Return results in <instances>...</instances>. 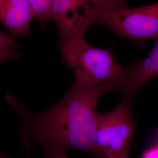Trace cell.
Listing matches in <instances>:
<instances>
[{"instance_id":"obj_11","label":"cell","mask_w":158,"mask_h":158,"mask_svg":"<svg viewBox=\"0 0 158 158\" xmlns=\"http://www.w3.org/2000/svg\"><path fill=\"white\" fill-rule=\"evenodd\" d=\"M21 56V53L0 51V64L6 60L17 59Z\"/></svg>"},{"instance_id":"obj_9","label":"cell","mask_w":158,"mask_h":158,"mask_svg":"<svg viewBox=\"0 0 158 158\" xmlns=\"http://www.w3.org/2000/svg\"><path fill=\"white\" fill-rule=\"evenodd\" d=\"M0 51L21 53L19 44L15 36L7 35L0 31Z\"/></svg>"},{"instance_id":"obj_10","label":"cell","mask_w":158,"mask_h":158,"mask_svg":"<svg viewBox=\"0 0 158 158\" xmlns=\"http://www.w3.org/2000/svg\"><path fill=\"white\" fill-rule=\"evenodd\" d=\"M125 0H104V11L125 6Z\"/></svg>"},{"instance_id":"obj_7","label":"cell","mask_w":158,"mask_h":158,"mask_svg":"<svg viewBox=\"0 0 158 158\" xmlns=\"http://www.w3.org/2000/svg\"><path fill=\"white\" fill-rule=\"evenodd\" d=\"M33 13L27 0H0V23L14 36H30Z\"/></svg>"},{"instance_id":"obj_13","label":"cell","mask_w":158,"mask_h":158,"mask_svg":"<svg viewBox=\"0 0 158 158\" xmlns=\"http://www.w3.org/2000/svg\"><path fill=\"white\" fill-rule=\"evenodd\" d=\"M46 158H69L65 151H57L50 153L46 155Z\"/></svg>"},{"instance_id":"obj_12","label":"cell","mask_w":158,"mask_h":158,"mask_svg":"<svg viewBox=\"0 0 158 158\" xmlns=\"http://www.w3.org/2000/svg\"><path fill=\"white\" fill-rule=\"evenodd\" d=\"M142 158H158V143L145 151Z\"/></svg>"},{"instance_id":"obj_1","label":"cell","mask_w":158,"mask_h":158,"mask_svg":"<svg viewBox=\"0 0 158 158\" xmlns=\"http://www.w3.org/2000/svg\"><path fill=\"white\" fill-rule=\"evenodd\" d=\"M109 91L103 86L74 81L60 102L40 113L31 111L11 94L6 100L21 117L19 138L27 150L37 144L45 155L70 149L91 153L97 128L96 106Z\"/></svg>"},{"instance_id":"obj_8","label":"cell","mask_w":158,"mask_h":158,"mask_svg":"<svg viewBox=\"0 0 158 158\" xmlns=\"http://www.w3.org/2000/svg\"><path fill=\"white\" fill-rule=\"evenodd\" d=\"M33 13L34 19L40 22V28L44 30L48 21L51 20L53 0H27Z\"/></svg>"},{"instance_id":"obj_5","label":"cell","mask_w":158,"mask_h":158,"mask_svg":"<svg viewBox=\"0 0 158 158\" xmlns=\"http://www.w3.org/2000/svg\"><path fill=\"white\" fill-rule=\"evenodd\" d=\"M104 11L103 0H53L51 20L56 23L60 39L85 36Z\"/></svg>"},{"instance_id":"obj_15","label":"cell","mask_w":158,"mask_h":158,"mask_svg":"<svg viewBox=\"0 0 158 158\" xmlns=\"http://www.w3.org/2000/svg\"><path fill=\"white\" fill-rule=\"evenodd\" d=\"M156 143H158V131L156 132Z\"/></svg>"},{"instance_id":"obj_2","label":"cell","mask_w":158,"mask_h":158,"mask_svg":"<svg viewBox=\"0 0 158 158\" xmlns=\"http://www.w3.org/2000/svg\"><path fill=\"white\" fill-rule=\"evenodd\" d=\"M59 45L64 62L74 73L75 81L101 85L110 91L117 89L125 68L110 49L92 46L85 36L60 39Z\"/></svg>"},{"instance_id":"obj_4","label":"cell","mask_w":158,"mask_h":158,"mask_svg":"<svg viewBox=\"0 0 158 158\" xmlns=\"http://www.w3.org/2000/svg\"><path fill=\"white\" fill-rule=\"evenodd\" d=\"M119 36L134 42L158 38V2L139 8L125 5L102 13L98 20Z\"/></svg>"},{"instance_id":"obj_14","label":"cell","mask_w":158,"mask_h":158,"mask_svg":"<svg viewBox=\"0 0 158 158\" xmlns=\"http://www.w3.org/2000/svg\"><path fill=\"white\" fill-rule=\"evenodd\" d=\"M0 158H9V157H8V156H6V155H3V154H2V153H0ZM29 158V155H27V158Z\"/></svg>"},{"instance_id":"obj_6","label":"cell","mask_w":158,"mask_h":158,"mask_svg":"<svg viewBox=\"0 0 158 158\" xmlns=\"http://www.w3.org/2000/svg\"><path fill=\"white\" fill-rule=\"evenodd\" d=\"M149 55L143 61L133 63L125 69L117 90L125 96H134L143 85L158 77V38Z\"/></svg>"},{"instance_id":"obj_16","label":"cell","mask_w":158,"mask_h":158,"mask_svg":"<svg viewBox=\"0 0 158 158\" xmlns=\"http://www.w3.org/2000/svg\"><path fill=\"white\" fill-rule=\"evenodd\" d=\"M129 158V157H128V158Z\"/></svg>"},{"instance_id":"obj_3","label":"cell","mask_w":158,"mask_h":158,"mask_svg":"<svg viewBox=\"0 0 158 158\" xmlns=\"http://www.w3.org/2000/svg\"><path fill=\"white\" fill-rule=\"evenodd\" d=\"M136 125L130 104L121 102L107 113L97 112L95 139L91 153L102 158L129 157Z\"/></svg>"}]
</instances>
